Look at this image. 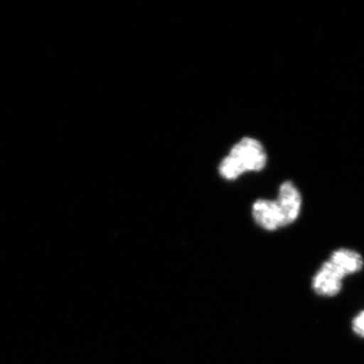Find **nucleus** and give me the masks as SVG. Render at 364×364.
I'll return each mask as SVG.
<instances>
[{
	"instance_id": "f257e3e1",
	"label": "nucleus",
	"mask_w": 364,
	"mask_h": 364,
	"mask_svg": "<svg viewBox=\"0 0 364 364\" xmlns=\"http://www.w3.org/2000/svg\"><path fill=\"white\" fill-rule=\"evenodd\" d=\"M240 174L249 171H260L267 162V153L259 141L253 138H243L233 146L229 155Z\"/></svg>"
},
{
	"instance_id": "f03ea898",
	"label": "nucleus",
	"mask_w": 364,
	"mask_h": 364,
	"mask_svg": "<svg viewBox=\"0 0 364 364\" xmlns=\"http://www.w3.org/2000/svg\"><path fill=\"white\" fill-rule=\"evenodd\" d=\"M284 220V227L298 219L301 207V196L293 182L286 181L280 186L279 196L275 200Z\"/></svg>"
},
{
	"instance_id": "7ed1b4c3",
	"label": "nucleus",
	"mask_w": 364,
	"mask_h": 364,
	"mask_svg": "<svg viewBox=\"0 0 364 364\" xmlns=\"http://www.w3.org/2000/svg\"><path fill=\"white\" fill-rule=\"evenodd\" d=\"M345 277L329 261H326L313 279V289L323 296H335L341 291Z\"/></svg>"
},
{
	"instance_id": "20e7f679",
	"label": "nucleus",
	"mask_w": 364,
	"mask_h": 364,
	"mask_svg": "<svg viewBox=\"0 0 364 364\" xmlns=\"http://www.w3.org/2000/svg\"><path fill=\"white\" fill-rule=\"evenodd\" d=\"M252 215L256 223L267 231L284 227L282 213L275 200H256L252 207Z\"/></svg>"
},
{
	"instance_id": "39448f33",
	"label": "nucleus",
	"mask_w": 364,
	"mask_h": 364,
	"mask_svg": "<svg viewBox=\"0 0 364 364\" xmlns=\"http://www.w3.org/2000/svg\"><path fill=\"white\" fill-rule=\"evenodd\" d=\"M328 261L344 277L361 272L364 267L363 256L350 249H339V250L334 251Z\"/></svg>"
},
{
	"instance_id": "423d86ee",
	"label": "nucleus",
	"mask_w": 364,
	"mask_h": 364,
	"mask_svg": "<svg viewBox=\"0 0 364 364\" xmlns=\"http://www.w3.org/2000/svg\"><path fill=\"white\" fill-rule=\"evenodd\" d=\"M352 329L358 336L364 338V311L358 314L352 322Z\"/></svg>"
}]
</instances>
